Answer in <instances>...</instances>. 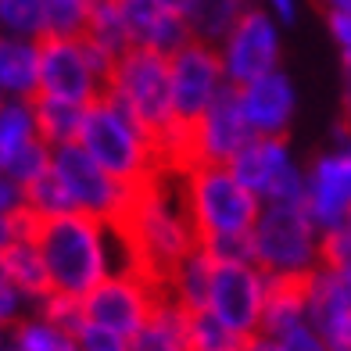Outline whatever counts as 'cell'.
I'll return each instance as SVG.
<instances>
[{
    "label": "cell",
    "mask_w": 351,
    "mask_h": 351,
    "mask_svg": "<svg viewBox=\"0 0 351 351\" xmlns=\"http://www.w3.org/2000/svg\"><path fill=\"white\" fill-rule=\"evenodd\" d=\"M33 237L43 251L47 276H51V294L86 301L90 291L130 269L115 254L119 226H108L90 215H61L51 222H33Z\"/></svg>",
    "instance_id": "1"
},
{
    "label": "cell",
    "mask_w": 351,
    "mask_h": 351,
    "mask_svg": "<svg viewBox=\"0 0 351 351\" xmlns=\"http://www.w3.org/2000/svg\"><path fill=\"white\" fill-rule=\"evenodd\" d=\"M122 237L133 254V265L140 273L154 276L162 283L190 251L201 247V237L194 230V219L186 212L183 186L162 183V176L140 186L133 204L122 219Z\"/></svg>",
    "instance_id": "2"
},
{
    "label": "cell",
    "mask_w": 351,
    "mask_h": 351,
    "mask_svg": "<svg viewBox=\"0 0 351 351\" xmlns=\"http://www.w3.org/2000/svg\"><path fill=\"white\" fill-rule=\"evenodd\" d=\"M108 101H115L122 111L151 130L162 140L165 162H180V147H183V125L176 119V104H172V69L169 58L158 51H143L133 47L125 51L115 69L108 75Z\"/></svg>",
    "instance_id": "3"
},
{
    "label": "cell",
    "mask_w": 351,
    "mask_h": 351,
    "mask_svg": "<svg viewBox=\"0 0 351 351\" xmlns=\"http://www.w3.org/2000/svg\"><path fill=\"white\" fill-rule=\"evenodd\" d=\"M79 147L130 190L147 186L169 165L165 151H162V140L151 130H143L130 111H122L108 97H101L97 104L86 108Z\"/></svg>",
    "instance_id": "4"
},
{
    "label": "cell",
    "mask_w": 351,
    "mask_h": 351,
    "mask_svg": "<svg viewBox=\"0 0 351 351\" xmlns=\"http://www.w3.org/2000/svg\"><path fill=\"white\" fill-rule=\"evenodd\" d=\"M323 241L305 204H262L251 230V254L269 280L305 283L323 265Z\"/></svg>",
    "instance_id": "5"
},
{
    "label": "cell",
    "mask_w": 351,
    "mask_h": 351,
    "mask_svg": "<svg viewBox=\"0 0 351 351\" xmlns=\"http://www.w3.org/2000/svg\"><path fill=\"white\" fill-rule=\"evenodd\" d=\"M180 186L201 244L222 237H251L262 215V201L237 180L230 165H186Z\"/></svg>",
    "instance_id": "6"
},
{
    "label": "cell",
    "mask_w": 351,
    "mask_h": 351,
    "mask_svg": "<svg viewBox=\"0 0 351 351\" xmlns=\"http://www.w3.org/2000/svg\"><path fill=\"white\" fill-rule=\"evenodd\" d=\"M111 69L115 61L90 40H40V97L90 108L108 93Z\"/></svg>",
    "instance_id": "7"
},
{
    "label": "cell",
    "mask_w": 351,
    "mask_h": 351,
    "mask_svg": "<svg viewBox=\"0 0 351 351\" xmlns=\"http://www.w3.org/2000/svg\"><path fill=\"white\" fill-rule=\"evenodd\" d=\"M51 172L61 183V190H65L72 212L90 215L97 222H108V226H122L136 190L119 183L111 172H104L79 143H69V147L54 151V169Z\"/></svg>",
    "instance_id": "8"
},
{
    "label": "cell",
    "mask_w": 351,
    "mask_h": 351,
    "mask_svg": "<svg viewBox=\"0 0 351 351\" xmlns=\"http://www.w3.org/2000/svg\"><path fill=\"white\" fill-rule=\"evenodd\" d=\"M158 301H162V283L154 276L140 273V269H122V273L108 276L97 291H90V298L83 301L86 326H101L133 341L151 323Z\"/></svg>",
    "instance_id": "9"
},
{
    "label": "cell",
    "mask_w": 351,
    "mask_h": 351,
    "mask_svg": "<svg viewBox=\"0 0 351 351\" xmlns=\"http://www.w3.org/2000/svg\"><path fill=\"white\" fill-rule=\"evenodd\" d=\"M230 169L262 204H305V169L298 165L287 140L254 136Z\"/></svg>",
    "instance_id": "10"
},
{
    "label": "cell",
    "mask_w": 351,
    "mask_h": 351,
    "mask_svg": "<svg viewBox=\"0 0 351 351\" xmlns=\"http://www.w3.org/2000/svg\"><path fill=\"white\" fill-rule=\"evenodd\" d=\"M169 69H172L176 119H180L183 133H186L190 125L230 90V79H226V69H222L219 47L197 43V40H190L183 51H176L169 58Z\"/></svg>",
    "instance_id": "11"
},
{
    "label": "cell",
    "mask_w": 351,
    "mask_h": 351,
    "mask_svg": "<svg viewBox=\"0 0 351 351\" xmlns=\"http://www.w3.org/2000/svg\"><path fill=\"white\" fill-rule=\"evenodd\" d=\"M251 140H254V133L247 130V119L241 111V101H237V90L230 86L183 133L180 169H186V165H230Z\"/></svg>",
    "instance_id": "12"
},
{
    "label": "cell",
    "mask_w": 351,
    "mask_h": 351,
    "mask_svg": "<svg viewBox=\"0 0 351 351\" xmlns=\"http://www.w3.org/2000/svg\"><path fill=\"white\" fill-rule=\"evenodd\" d=\"M269 280L254 262H215L208 308L219 323H226L241 337H254L262 330V308L269 298Z\"/></svg>",
    "instance_id": "13"
},
{
    "label": "cell",
    "mask_w": 351,
    "mask_h": 351,
    "mask_svg": "<svg viewBox=\"0 0 351 351\" xmlns=\"http://www.w3.org/2000/svg\"><path fill=\"white\" fill-rule=\"evenodd\" d=\"M219 58H222V69H226V79L233 90L276 72L280 69V22L254 4L230 29V36L219 43Z\"/></svg>",
    "instance_id": "14"
},
{
    "label": "cell",
    "mask_w": 351,
    "mask_h": 351,
    "mask_svg": "<svg viewBox=\"0 0 351 351\" xmlns=\"http://www.w3.org/2000/svg\"><path fill=\"white\" fill-rule=\"evenodd\" d=\"M305 212L326 233H337L351 215V172L344 154L333 147L315 154V162L305 169Z\"/></svg>",
    "instance_id": "15"
},
{
    "label": "cell",
    "mask_w": 351,
    "mask_h": 351,
    "mask_svg": "<svg viewBox=\"0 0 351 351\" xmlns=\"http://www.w3.org/2000/svg\"><path fill=\"white\" fill-rule=\"evenodd\" d=\"M237 101H241V111L247 119V130L254 136H276L283 140L287 130L294 122V111H298V90L291 83V75L283 69L269 72L254 83L237 90Z\"/></svg>",
    "instance_id": "16"
},
{
    "label": "cell",
    "mask_w": 351,
    "mask_h": 351,
    "mask_svg": "<svg viewBox=\"0 0 351 351\" xmlns=\"http://www.w3.org/2000/svg\"><path fill=\"white\" fill-rule=\"evenodd\" d=\"M115 8L122 14L133 47H143V51H158V54L172 58L176 51H183V47L194 40L180 14L165 11L158 0H115Z\"/></svg>",
    "instance_id": "17"
},
{
    "label": "cell",
    "mask_w": 351,
    "mask_h": 351,
    "mask_svg": "<svg viewBox=\"0 0 351 351\" xmlns=\"http://www.w3.org/2000/svg\"><path fill=\"white\" fill-rule=\"evenodd\" d=\"M301 287H305V301H308V323L323 337L351 326V280L344 273L319 265Z\"/></svg>",
    "instance_id": "18"
},
{
    "label": "cell",
    "mask_w": 351,
    "mask_h": 351,
    "mask_svg": "<svg viewBox=\"0 0 351 351\" xmlns=\"http://www.w3.org/2000/svg\"><path fill=\"white\" fill-rule=\"evenodd\" d=\"M40 97V40L4 36L0 33V104Z\"/></svg>",
    "instance_id": "19"
},
{
    "label": "cell",
    "mask_w": 351,
    "mask_h": 351,
    "mask_svg": "<svg viewBox=\"0 0 351 351\" xmlns=\"http://www.w3.org/2000/svg\"><path fill=\"white\" fill-rule=\"evenodd\" d=\"M0 273L29 305H40L43 298H51V276H47V262L33 237V226L14 237L11 247L0 254Z\"/></svg>",
    "instance_id": "20"
},
{
    "label": "cell",
    "mask_w": 351,
    "mask_h": 351,
    "mask_svg": "<svg viewBox=\"0 0 351 351\" xmlns=\"http://www.w3.org/2000/svg\"><path fill=\"white\" fill-rule=\"evenodd\" d=\"M212 276H215V258L204 247H197L162 280V291L183 312H204L208 308V294H212Z\"/></svg>",
    "instance_id": "21"
},
{
    "label": "cell",
    "mask_w": 351,
    "mask_h": 351,
    "mask_svg": "<svg viewBox=\"0 0 351 351\" xmlns=\"http://www.w3.org/2000/svg\"><path fill=\"white\" fill-rule=\"evenodd\" d=\"M254 4L251 0H190L183 22L190 29V36L197 43H212L219 47L230 36V29L244 19Z\"/></svg>",
    "instance_id": "22"
},
{
    "label": "cell",
    "mask_w": 351,
    "mask_h": 351,
    "mask_svg": "<svg viewBox=\"0 0 351 351\" xmlns=\"http://www.w3.org/2000/svg\"><path fill=\"white\" fill-rule=\"evenodd\" d=\"M308 323V301H305V287L301 283H287V280H273L269 283V298L262 308V330L265 337H283L294 326Z\"/></svg>",
    "instance_id": "23"
},
{
    "label": "cell",
    "mask_w": 351,
    "mask_h": 351,
    "mask_svg": "<svg viewBox=\"0 0 351 351\" xmlns=\"http://www.w3.org/2000/svg\"><path fill=\"white\" fill-rule=\"evenodd\" d=\"M186 319H190V312H183V308L176 305L172 298H165V291H162V301H158L151 323L133 337V351H190Z\"/></svg>",
    "instance_id": "24"
},
{
    "label": "cell",
    "mask_w": 351,
    "mask_h": 351,
    "mask_svg": "<svg viewBox=\"0 0 351 351\" xmlns=\"http://www.w3.org/2000/svg\"><path fill=\"white\" fill-rule=\"evenodd\" d=\"M36 140H40L36 101L33 104H22V101H4L0 104V172H8V165Z\"/></svg>",
    "instance_id": "25"
},
{
    "label": "cell",
    "mask_w": 351,
    "mask_h": 351,
    "mask_svg": "<svg viewBox=\"0 0 351 351\" xmlns=\"http://www.w3.org/2000/svg\"><path fill=\"white\" fill-rule=\"evenodd\" d=\"M83 119H86V108L69 104V101L36 97V130L47 147L58 151V147H69V143H79Z\"/></svg>",
    "instance_id": "26"
},
{
    "label": "cell",
    "mask_w": 351,
    "mask_h": 351,
    "mask_svg": "<svg viewBox=\"0 0 351 351\" xmlns=\"http://www.w3.org/2000/svg\"><path fill=\"white\" fill-rule=\"evenodd\" d=\"M97 0H43V40H86Z\"/></svg>",
    "instance_id": "27"
},
{
    "label": "cell",
    "mask_w": 351,
    "mask_h": 351,
    "mask_svg": "<svg viewBox=\"0 0 351 351\" xmlns=\"http://www.w3.org/2000/svg\"><path fill=\"white\" fill-rule=\"evenodd\" d=\"M11 341H14V351H79L75 333L51 323L40 308L11 326Z\"/></svg>",
    "instance_id": "28"
},
{
    "label": "cell",
    "mask_w": 351,
    "mask_h": 351,
    "mask_svg": "<svg viewBox=\"0 0 351 351\" xmlns=\"http://www.w3.org/2000/svg\"><path fill=\"white\" fill-rule=\"evenodd\" d=\"M86 40L97 47V51H104L111 61H119L125 51H133L130 33H125V22H122V14H119V8H115V0H97Z\"/></svg>",
    "instance_id": "29"
},
{
    "label": "cell",
    "mask_w": 351,
    "mask_h": 351,
    "mask_svg": "<svg viewBox=\"0 0 351 351\" xmlns=\"http://www.w3.org/2000/svg\"><path fill=\"white\" fill-rule=\"evenodd\" d=\"M186 341H190V351H244L247 337L233 333L226 323H219L212 312H190Z\"/></svg>",
    "instance_id": "30"
},
{
    "label": "cell",
    "mask_w": 351,
    "mask_h": 351,
    "mask_svg": "<svg viewBox=\"0 0 351 351\" xmlns=\"http://www.w3.org/2000/svg\"><path fill=\"white\" fill-rule=\"evenodd\" d=\"M0 33L43 40V0H0Z\"/></svg>",
    "instance_id": "31"
},
{
    "label": "cell",
    "mask_w": 351,
    "mask_h": 351,
    "mask_svg": "<svg viewBox=\"0 0 351 351\" xmlns=\"http://www.w3.org/2000/svg\"><path fill=\"white\" fill-rule=\"evenodd\" d=\"M51 169H54V147H47L43 140H36V143H29V147L8 165V176H11V180L19 183L22 190H29L33 183L47 180V176H51Z\"/></svg>",
    "instance_id": "32"
},
{
    "label": "cell",
    "mask_w": 351,
    "mask_h": 351,
    "mask_svg": "<svg viewBox=\"0 0 351 351\" xmlns=\"http://www.w3.org/2000/svg\"><path fill=\"white\" fill-rule=\"evenodd\" d=\"M36 308L51 319V323H58V326H65L69 333H75V337H79V330L86 326V308H83V301H79V298L51 294V298H43Z\"/></svg>",
    "instance_id": "33"
},
{
    "label": "cell",
    "mask_w": 351,
    "mask_h": 351,
    "mask_svg": "<svg viewBox=\"0 0 351 351\" xmlns=\"http://www.w3.org/2000/svg\"><path fill=\"white\" fill-rule=\"evenodd\" d=\"M79 351H133L130 337H119V333H108L101 326H83L75 337Z\"/></svg>",
    "instance_id": "34"
},
{
    "label": "cell",
    "mask_w": 351,
    "mask_h": 351,
    "mask_svg": "<svg viewBox=\"0 0 351 351\" xmlns=\"http://www.w3.org/2000/svg\"><path fill=\"white\" fill-rule=\"evenodd\" d=\"M212 254L215 262H254L251 254V237H222V241H208L201 244Z\"/></svg>",
    "instance_id": "35"
},
{
    "label": "cell",
    "mask_w": 351,
    "mask_h": 351,
    "mask_svg": "<svg viewBox=\"0 0 351 351\" xmlns=\"http://www.w3.org/2000/svg\"><path fill=\"white\" fill-rule=\"evenodd\" d=\"M276 341H280V351H330L326 337L312 323L294 326L291 333H283V337H276Z\"/></svg>",
    "instance_id": "36"
},
{
    "label": "cell",
    "mask_w": 351,
    "mask_h": 351,
    "mask_svg": "<svg viewBox=\"0 0 351 351\" xmlns=\"http://www.w3.org/2000/svg\"><path fill=\"white\" fill-rule=\"evenodd\" d=\"M25 308H29V301L4 280V273H0V326H14L19 319H25L29 315Z\"/></svg>",
    "instance_id": "37"
},
{
    "label": "cell",
    "mask_w": 351,
    "mask_h": 351,
    "mask_svg": "<svg viewBox=\"0 0 351 351\" xmlns=\"http://www.w3.org/2000/svg\"><path fill=\"white\" fill-rule=\"evenodd\" d=\"M326 29L344 58V69H351V11H326Z\"/></svg>",
    "instance_id": "38"
},
{
    "label": "cell",
    "mask_w": 351,
    "mask_h": 351,
    "mask_svg": "<svg viewBox=\"0 0 351 351\" xmlns=\"http://www.w3.org/2000/svg\"><path fill=\"white\" fill-rule=\"evenodd\" d=\"M0 215L4 219H22L25 215V190L14 183L8 172H0Z\"/></svg>",
    "instance_id": "39"
},
{
    "label": "cell",
    "mask_w": 351,
    "mask_h": 351,
    "mask_svg": "<svg viewBox=\"0 0 351 351\" xmlns=\"http://www.w3.org/2000/svg\"><path fill=\"white\" fill-rule=\"evenodd\" d=\"M262 11H269L280 25H291L298 19V0H262Z\"/></svg>",
    "instance_id": "40"
},
{
    "label": "cell",
    "mask_w": 351,
    "mask_h": 351,
    "mask_svg": "<svg viewBox=\"0 0 351 351\" xmlns=\"http://www.w3.org/2000/svg\"><path fill=\"white\" fill-rule=\"evenodd\" d=\"M29 226H33V222H29L25 215H22V219H4V215H0V254H4V251L11 247V241H14V237H19V233H25Z\"/></svg>",
    "instance_id": "41"
},
{
    "label": "cell",
    "mask_w": 351,
    "mask_h": 351,
    "mask_svg": "<svg viewBox=\"0 0 351 351\" xmlns=\"http://www.w3.org/2000/svg\"><path fill=\"white\" fill-rule=\"evenodd\" d=\"M244 351H280V341L265 337V333H254V337L244 341Z\"/></svg>",
    "instance_id": "42"
},
{
    "label": "cell",
    "mask_w": 351,
    "mask_h": 351,
    "mask_svg": "<svg viewBox=\"0 0 351 351\" xmlns=\"http://www.w3.org/2000/svg\"><path fill=\"white\" fill-rule=\"evenodd\" d=\"M326 344H330V351H351V326H344V330H337V333H330Z\"/></svg>",
    "instance_id": "43"
},
{
    "label": "cell",
    "mask_w": 351,
    "mask_h": 351,
    "mask_svg": "<svg viewBox=\"0 0 351 351\" xmlns=\"http://www.w3.org/2000/svg\"><path fill=\"white\" fill-rule=\"evenodd\" d=\"M337 151L344 154V162H348V172H351V125H348V130H341V133H337Z\"/></svg>",
    "instance_id": "44"
},
{
    "label": "cell",
    "mask_w": 351,
    "mask_h": 351,
    "mask_svg": "<svg viewBox=\"0 0 351 351\" xmlns=\"http://www.w3.org/2000/svg\"><path fill=\"white\" fill-rule=\"evenodd\" d=\"M344 115L351 125V69H344Z\"/></svg>",
    "instance_id": "45"
},
{
    "label": "cell",
    "mask_w": 351,
    "mask_h": 351,
    "mask_svg": "<svg viewBox=\"0 0 351 351\" xmlns=\"http://www.w3.org/2000/svg\"><path fill=\"white\" fill-rule=\"evenodd\" d=\"M158 4H162L165 11H172V14H180V19H183V14H186V4H190V0H158Z\"/></svg>",
    "instance_id": "46"
},
{
    "label": "cell",
    "mask_w": 351,
    "mask_h": 351,
    "mask_svg": "<svg viewBox=\"0 0 351 351\" xmlns=\"http://www.w3.org/2000/svg\"><path fill=\"white\" fill-rule=\"evenodd\" d=\"M0 351H14V341H11V326H0Z\"/></svg>",
    "instance_id": "47"
},
{
    "label": "cell",
    "mask_w": 351,
    "mask_h": 351,
    "mask_svg": "<svg viewBox=\"0 0 351 351\" xmlns=\"http://www.w3.org/2000/svg\"><path fill=\"white\" fill-rule=\"evenodd\" d=\"M341 233H344L348 241H351V215H348V222H344V226H341Z\"/></svg>",
    "instance_id": "48"
}]
</instances>
